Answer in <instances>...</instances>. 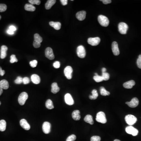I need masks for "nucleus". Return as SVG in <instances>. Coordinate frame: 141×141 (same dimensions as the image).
<instances>
[{
    "instance_id": "4be33fe9",
    "label": "nucleus",
    "mask_w": 141,
    "mask_h": 141,
    "mask_svg": "<svg viewBox=\"0 0 141 141\" xmlns=\"http://www.w3.org/2000/svg\"><path fill=\"white\" fill-rule=\"evenodd\" d=\"M0 86L2 89H7L9 87V83L6 80H2L0 81Z\"/></svg>"
},
{
    "instance_id": "37998d69",
    "label": "nucleus",
    "mask_w": 141,
    "mask_h": 141,
    "mask_svg": "<svg viewBox=\"0 0 141 141\" xmlns=\"http://www.w3.org/2000/svg\"><path fill=\"white\" fill-rule=\"evenodd\" d=\"M60 62L59 61H56L54 63L53 66L55 68H59L60 67Z\"/></svg>"
},
{
    "instance_id": "09e8293b",
    "label": "nucleus",
    "mask_w": 141,
    "mask_h": 141,
    "mask_svg": "<svg viewBox=\"0 0 141 141\" xmlns=\"http://www.w3.org/2000/svg\"><path fill=\"white\" fill-rule=\"evenodd\" d=\"M9 29L14 32V31L16 30L17 29L15 26H9Z\"/></svg>"
},
{
    "instance_id": "423d86ee",
    "label": "nucleus",
    "mask_w": 141,
    "mask_h": 141,
    "mask_svg": "<svg viewBox=\"0 0 141 141\" xmlns=\"http://www.w3.org/2000/svg\"><path fill=\"white\" fill-rule=\"evenodd\" d=\"M118 30L122 34H126L128 30V26L124 22H120L118 24Z\"/></svg>"
},
{
    "instance_id": "f03ea898",
    "label": "nucleus",
    "mask_w": 141,
    "mask_h": 141,
    "mask_svg": "<svg viewBox=\"0 0 141 141\" xmlns=\"http://www.w3.org/2000/svg\"><path fill=\"white\" fill-rule=\"evenodd\" d=\"M96 120L98 122L102 123H106L107 122V119L105 113L102 111L98 112L97 114Z\"/></svg>"
},
{
    "instance_id": "de8ad7c7",
    "label": "nucleus",
    "mask_w": 141,
    "mask_h": 141,
    "mask_svg": "<svg viewBox=\"0 0 141 141\" xmlns=\"http://www.w3.org/2000/svg\"><path fill=\"white\" fill-rule=\"evenodd\" d=\"M5 73V70H2L1 67H0V76H3L4 75Z\"/></svg>"
},
{
    "instance_id": "0eeeda50",
    "label": "nucleus",
    "mask_w": 141,
    "mask_h": 141,
    "mask_svg": "<svg viewBox=\"0 0 141 141\" xmlns=\"http://www.w3.org/2000/svg\"><path fill=\"white\" fill-rule=\"evenodd\" d=\"M125 131L127 133L132 135L133 136H136L138 133V131L136 128L132 126H128L125 129Z\"/></svg>"
},
{
    "instance_id": "e433bc0d",
    "label": "nucleus",
    "mask_w": 141,
    "mask_h": 141,
    "mask_svg": "<svg viewBox=\"0 0 141 141\" xmlns=\"http://www.w3.org/2000/svg\"><path fill=\"white\" fill-rule=\"evenodd\" d=\"M76 136L74 134H72L68 137L66 141H74L76 139Z\"/></svg>"
},
{
    "instance_id": "1a4fd4ad",
    "label": "nucleus",
    "mask_w": 141,
    "mask_h": 141,
    "mask_svg": "<svg viewBox=\"0 0 141 141\" xmlns=\"http://www.w3.org/2000/svg\"><path fill=\"white\" fill-rule=\"evenodd\" d=\"M88 43L92 46H96L98 45L100 42V38L98 37L89 38L88 40Z\"/></svg>"
},
{
    "instance_id": "7ed1b4c3",
    "label": "nucleus",
    "mask_w": 141,
    "mask_h": 141,
    "mask_svg": "<svg viewBox=\"0 0 141 141\" xmlns=\"http://www.w3.org/2000/svg\"><path fill=\"white\" fill-rule=\"evenodd\" d=\"M125 120L126 123L130 126L134 125L137 122V118L134 115H126L125 117Z\"/></svg>"
},
{
    "instance_id": "b1692460",
    "label": "nucleus",
    "mask_w": 141,
    "mask_h": 141,
    "mask_svg": "<svg viewBox=\"0 0 141 141\" xmlns=\"http://www.w3.org/2000/svg\"><path fill=\"white\" fill-rule=\"evenodd\" d=\"M60 91V88L58 87L56 83H53L52 85L51 91L54 94H56Z\"/></svg>"
},
{
    "instance_id": "c9c22d12",
    "label": "nucleus",
    "mask_w": 141,
    "mask_h": 141,
    "mask_svg": "<svg viewBox=\"0 0 141 141\" xmlns=\"http://www.w3.org/2000/svg\"><path fill=\"white\" fill-rule=\"evenodd\" d=\"M7 6L6 4H0V12H4L7 9Z\"/></svg>"
},
{
    "instance_id": "c85d7f7f",
    "label": "nucleus",
    "mask_w": 141,
    "mask_h": 141,
    "mask_svg": "<svg viewBox=\"0 0 141 141\" xmlns=\"http://www.w3.org/2000/svg\"><path fill=\"white\" fill-rule=\"evenodd\" d=\"M92 95H90L89 98L91 100H95L98 98V93L97 91V90L93 89L92 91Z\"/></svg>"
},
{
    "instance_id": "473e14b6",
    "label": "nucleus",
    "mask_w": 141,
    "mask_h": 141,
    "mask_svg": "<svg viewBox=\"0 0 141 141\" xmlns=\"http://www.w3.org/2000/svg\"><path fill=\"white\" fill-rule=\"evenodd\" d=\"M102 77L103 78L104 80H108L110 78V75L108 73L105 72V73H102Z\"/></svg>"
},
{
    "instance_id": "cd10ccee",
    "label": "nucleus",
    "mask_w": 141,
    "mask_h": 141,
    "mask_svg": "<svg viewBox=\"0 0 141 141\" xmlns=\"http://www.w3.org/2000/svg\"><path fill=\"white\" fill-rule=\"evenodd\" d=\"M6 122L4 120H0V131H4L6 129Z\"/></svg>"
},
{
    "instance_id": "6e6552de",
    "label": "nucleus",
    "mask_w": 141,
    "mask_h": 141,
    "mask_svg": "<svg viewBox=\"0 0 141 141\" xmlns=\"http://www.w3.org/2000/svg\"><path fill=\"white\" fill-rule=\"evenodd\" d=\"M73 70L71 67L70 66H67L64 70V73L65 77L68 79H71L72 77V74L73 73Z\"/></svg>"
},
{
    "instance_id": "c03bdc74",
    "label": "nucleus",
    "mask_w": 141,
    "mask_h": 141,
    "mask_svg": "<svg viewBox=\"0 0 141 141\" xmlns=\"http://www.w3.org/2000/svg\"><path fill=\"white\" fill-rule=\"evenodd\" d=\"M33 45L34 47H35L36 48H37L38 47H40V45H41V43L36 42L34 41Z\"/></svg>"
},
{
    "instance_id": "864d4df0",
    "label": "nucleus",
    "mask_w": 141,
    "mask_h": 141,
    "mask_svg": "<svg viewBox=\"0 0 141 141\" xmlns=\"http://www.w3.org/2000/svg\"><path fill=\"white\" fill-rule=\"evenodd\" d=\"M114 141H120V140H117V139H116V140H114Z\"/></svg>"
},
{
    "instance_id": "5fc2aeb1",
    "label": "nucleus",
    "mask_w": 141,
    "mask_h": 141,
    "mask_svg": "<svg viewBox=\"0 0 141 141\" xmlns=\"http://www.w3.org/2000/svg\"><path fill=\"white\" fill-rule=\"evenodd\" d=\"M95 75H98V74L97 73H95Z\"/></svg>"
},
{
    "instance_id": "2eb2a0df",
    "label": "nucleus",
    "mask_w": 141,
    "mask_h": 141,
    "mask_svg": "<svg viewBox=\"0 0 141 141\" xmlns=\"http://www.w3.org/2000/svg\"><path fill=\"white\" fill-rule=\"evenodd\" d=\"M20 124L22 127L25 130H29L30 129V125L27 123V121L25 119H22L20 120Z\"/></svg>"
},
{
    "instance_id": "a19ab883",
    "label": "nucleus",
    "mask_w": 141,
    "mask_h": 141,
    "mask_svg": "<svg viewBox=\"0 0 141 141\" xmlns=\"http://www.w3.org/2000/svg\"><path fill=\"white\" fill-rule=\"evenodd\" d=\"M137 64L138 68L141 69V54L138 56V58L137 61Z\"/></svg>"
},
{
    "instance_id": "4468645a",
    "label": "nucleus",
    "mask_w": 141,
    "mask_h": 141,
    "mask_svg": "<svg viewBox=\"0 0 141 141\" xmlns=\"http://www.w3.org/2000/svg\"><path fill=\"white\" fill-rule=\"evenodd\" d=\"M65 101L66 104L70 106L73 105L74 101L71 95L69 93H67L65 95Z\"/></svg>"
},
{
    "instance_id": "7c9ffc66",
    "label": "nucleus",
    "mask_w": 141,
    "mask_h": 141,
    "mask_svg": "<svg viewBox=\"0 0 141 141\" xmlns=\"http://www.w3.org/2000/svg\"><path fill=\"white\" fill-rule=\"evenodd\" d=\"M42 37L40 36V35L37 33H36L34 35V41L41 43L42 42Z\"/></svg>"
},
{
    "instance_id": "aec40b11",
    "label": "nucleus",
    "mask_w": 141,
    "mask_h": 141,
    "mask_svg": "<svg viewBox=\"0 0 141 141\" xmlns=\"http://www.w3.org/2000/svg\"><path fill=\"white\" fill-rule=\"evenodd\" d=\"M50 26L53 27L56 30H59L61 27V24L59 22H49Z\"/></svg>"
},
{
    "instance_id": "f8f14e48",
    "label": "nucleus",
    "mask_w": 141,
    "mask_h": 141,
    "mask_svg": "<svg viewBox=\"0 0 141 141\" xmlns=\"http://www.w3.org/2000/svg\"><path fill=\"white\" fill-rule=\"evenodd\" d=\"M42 130L45 134H48L50 132L51 124L47 122H45L42 125Z\"/></svg>"
},
{
    "instance_id": "3c124183",
    "label": "nucleus",
    "mask_w": 141,
    "mask_h": 141,
    "mask_svg": "<svg viewBox=\"0 0 141 141\" xmlns=\"http://www.w3.org/2000/svg\"><path fill=\"white\" fill-rule=\"evenodd\" d=\"M3 89L0 86V96L2 94V93H3Z\"/></svg>"
},
{
    "instance_id": "393cba45",
    "label": "nucleus",
    "mask_w": 141,
    "mask_h": 141,
    "mask_svg": "<svg viewBox=\"0 0 141 141\" xmlns=\"http://www.w3.org/2000/svg\"><path fill=\"white\" fill-rule=\"evenodd\" d=\"M24 9L26 11H34L36 9L35 7L30 4H26L24 6Z\"/></svg>"
},
{
    "instance_id": "dca6fc26",
    "label": "nucleus",
    "mask_w": 141,
    "mask_h": 141,
    "mask_svg": "<svg viewBox=\"0 0 141 141\" xmlns=\"http://www.w3.org/2000/svg\"><path fill=\"white\" fill-rule=\"evenodd\" d=\"M86 13L84 11H79L76 14V17L79 20L82 21L85 19Z\"/></svg>"
},
{
    "instance_id": "8fccbe9b",
    "label": "nucleus",
    "mask_w": 141,
    "mask_h": 141,
    "mask_svg": "<svg viewBox=\"0 0 141 141\" xmlns=\"http://www.w3.org/2000/svg\"><path fill=\"white\" fill-rule=\"evenodd\" d=\"M7 33L9 35H13L14 34V32L9 29L7 31Z\"/></svg>"
},
{
    "instance_id": "c756f323",
    "label": "nucleus",
    "mask_w": 141,
    "mask_h": 141,
    "mask_svg": "<svg viewBox=\"0 0 141 141\" xmlns=\"http://www.w3.org/2000/svg\"><path fill=\"white\" fill-rule=\"evenodd\" d=\"M100 94L102 96H108L110 94V92L106 91L105 88L103 87H101L100 88Z\"/></svg>"
},
{
    "instance_id": "a211bd4d",
    "label": "nucleus",
    "mask_w": 141,
    "mask_h": 141,
    "mask_svg": "<svg viewBox=\"0 0 141 141\" xmlns=\"http://www.w3.org/2000/svg\"><path fill=\"white\" fill-rule=\"evenodd\" d=\"M135 84V82L133 80H131L124 83L123 84V86L126 89H130L132 88Z\"/></svg>"
},
{
    "instance_id": "4c0bfd02",
    "label": "nucleus",
    "mask_w": 141,
    "mask_h": 141,
    "mask_svg": "<svg viewBox=\"0 0 141 141\" xmlns=\"http://www.w3.org/2000/svg\"><path fill=\"white\" fill-rule=\"evenodd\" d=\"M23 82V78L20 77H18L15 80V84H19Z\"/></svg>"
},
{
    "instance_id": "58836bf2",
    "label": "nucleus",
    "mask_w": 141,
    "mask_h": 141,
    "mask_svg": "<svg viewBox=\"0 0 141 141\" xmlns=\"http://www.w3.org/2000/svg\"><path fill=\"white\" fill-rule=\"evenodd\" d=\"M38 62L36 60H34V61H31L29 63L30 65L32 68H35L37 66V65Z\"/></svg>"
},
{
    "instance_id": "a878e982",
    "label": "nucleus",
    "mask_w": 141,
    "mask_h": 141,
    "mask_svg": "<svg viewBox=\"0 0 141 141\" xmlns=\"http://www.w3.org/2000/svg\"><path fill=\"white\" fill-rule=\"evenodd\" d=\"M84 120L86 122L89 123L91 125H93L94 123V121L93 120V117L91 115H86L84 118Z\"/></svg>"
},
{
    "instance_id": "39448f33",
    "label": "nucleus",
    "mask_w": 141,
    "mask_h": 141,
    "mask_svg": "<svg viewBox=\"0 0 141 141\" xmlns=\"http://www.w3.org/2000/svg\"><path fill=\"white\" fill-rule=\"evenodd\" d=\"M78 56L80 58L83 59L86 56V49L83 45H79L78 47L77 50Z\"/></svg>"
},
{
    "instance_id": "49530a36",
    "label": "nucleus",
    "mask_w": 141,
    "mask_h": 141,
    "mask_svg": "<svg viewBox=\"0 0 141 141\" xmlns=\"http://www.w3.org/2000/svg\"><path fill=\"white\" fill-rule=\"evenodd\" d=\"M60 1L61 2L63 6H65L68 4V0H61Z\"/></svg>"
},
{
    "instance_id": "72a5a7b5",
    "label": "nucleus",
    "mask_w": 141,
    "mask_h": 141,
    "mask_svg": "<svg viewBox=\"0 0 141 141\" xmlns=\"http://www.w3.org/2000/svg\"><path fill=\"white\" fill-rule=\"evenodd\" d=\"M18 60L17 59L15 54H12L10 56V62L11 63H14L15 62H17Z\"/></svg>"
},
{
    "instance_id": "2f4dec72",
    "label": "nucleus",
    "mask_w": 141,
    "mask_h": 141,
    "mask_svg": "<svg viewBox=\"0 0 141 141\" xmlns=\"http://www.w3.org/2000/svg\"><path fill=\"white\" fill-rule=\"evenodd\" d=\"M93 79H94L95 81L97 82H102V81H103L104 80L102 76H100L98 75H95L93 77Z\"/></svg>"
},
{
    "instance_id": "f3484780",
    "label": "nucleus",
    "mask_w": 141,
    "mask_h": 141,
    "mask_svg": "<svg viewBox=\"0 0 141 141\" xmlns=\"http://www.w3.org/2000/svg\"><path fill=\"white\" fill-rule=\"evenodd\" d=\"M8 49V47L6 45H3L1 46L0 55V57L1 59H4L7 56L6 53Z\"/></svg>"
},
{
    "instance_id": "79ce46f5",
    "label": "nucleus",
    "mask_w": 141,
    "mask_h": 141,
    "mask_svg": "<svg viewBox=\"0 0 141 141\" xmlns=\"http://www.w3.org/2000/svg\"><path fill=\"white\" fill-rule=\"evenodd\" d=\"M30 82V80L28 77H25L23 78V83L24 84H27Z\"/></svg>"
},
{
    "instance_id": "a18cd8bd",
    "label": "nucleus",
    "mask_w": 141,
    "mask_h": 141,
    "mask_svg": "<svg viewBox=\"0 0 141 141\" xmlns=\"http://www.w3.org/2000/svg\"><path fill=\"white\" fill-rule=\"evenodd\" d=\"M100 1H102L103 3L105 4H110L111 2V0H101Z\"/></svg>"
},
{
    "instance_id": "9d476101",
    "label": "nucleus",
    "mask_w": 141,
    "mask_h": 141,
    "mask_svg": "<svg viewBox=\"0 0 141 141\" xmlns=\"http://www.w3.org/2000/svg\"><path fill=\"white\" fill-rule=\"evenodd\" d=\"M45 56L47 58L50 60H53L54 58L53 51L51 47H47L45 50Z\"/></svg>"
},
{
    "instance_id": "603ef678",
    "label": "nucleus",
    "mask_w": 141,
    "mask_h": 141,
    "mask_svg": "<svg viewBox=\"0 0 141 141\" xmlns=\"http://www.w3.org/2000/svg\"><path fill=\"white\" fill-rule=\"evenodd\" d=\"M107 70H106V69L105 68H103L102 69V73H105V72H106V71Z\"/></svg>"
},
{
    "instance_id": "9b49d317",
    "label": "nucleus",
    "mask_w": 141,
    "mask_h": 141,
    "mask_svg": "<svg viewBox=\"0 0 141 141\" xmlns=\"http://www.w3.org/2000/svg\"><path fill=\"white\" fill-rule=\"evenodd\" d=\"M125 104L130 107L134 108L139 104V100L137 98H134L129 102H126Z\"/></svg>"
},
{
    "instance_id": "ea45409f",
    "label": "nucleus",
    "mask_w": 141,
    "mask_h": 141,
    "mask_svg": "<svg viewBox=\"0 0 141 141\" xmlns=\"http://www.w3.org/2000/svg\"><path fill=\"white\" fill-rule=\"evenodd\" d=\"M100 140H101L100 137L97 136H92L91 138V141H100Z\"/></svg>"
},
{
    "instance_id": "412c9836",
    "label": "nucleus",
    "mask_w": 141,
    "mask_h": 141,
    "mask_svg": "<svg viewBox=\"0 0 141 141\" xmlns=\"http://www.w3.org/2000/svg\"><path fill=\"white\" fill-rule=\"evenodd\" d=\"M72 116L73 119L77 121L80 120L81 118L80 111L77 110L73 111L72 114Z\"/></svg>"
},
{
    "instance_id": "f257e3e1",
    "label": "nucleus",
    "mask_w": 141,
    "mask_h": 141,
    "mask_svg": "<svg viewBox=\"0 0 141 141\" xmlns=\"http://www.w3.org/2000/svg\"><path fill=\"white\" fill-rule=\"evenodd\" d=\"M98 21L99 23L103 27H107L109 23V19L107 17L103 15H99L98 17Z\"/></svg>"
},
{
    "instance_id": "ddd939ff",
    "label": "nucleus",
    "mask_w": 141,
    "mask_h": 141,
    "mask_svg": "<svg viewBox=\"0 0 141 141\" xmlns=\"http://www.w3.org/2000/svg\"><path fill=\"white\" fill-rule=\"evenodd\" d=\"M112 49L113 53L115 55L118 56L120 54V51L117 42H113L112 43Z\"/></svg>"
},
{
    "instance_id": "20e7f679",
    "label": "nucleus",
    "mask_w": 141,
    "mask_h": 141,
    "mask_svg": "<svg viewBox=\"0 0 141 141\" xmlns=\"http://www.w3.org/2000/svg\"><path fill=\"white\" fill-rule=\"evenodd\" d=\"M28 98V94L26 92H22L18 98V102L21 106H23L25 104L26 100Z\"/></svg>"
},
{
    "instance_id": "6e6d98bb",
    "label": "nucleus",
    "mask_w": 141,
    "mask_h": 141,
    "mask_svg": "<svg viewBox=\"0 0 141 141\" xmlns=\"http://www.w3.org/2000/svg\"><path fill=\"white\" fill-rule=\"evenodd\" d=\"M1 16H0V20L1 19Z\"/></svg>"
},
{
    "instance_id": "6ab92c4d",
    "label": "nucleus",
    "mask_w": 141,
    "mask_h": 141,
    "mask_svg": "<svg viewBox=\"0 0 141 141\" xmlns=\"http://www.w3.org/2000/svg\"><path fill=\"white\" fill-rule=\"evenodd\" d=\"M31 80L32 82L35 84H38L40 82L39 76L36 74H33L31 75Z\"/></svg>"
},
{
    "instance_id": "bb28decb",
    "label": "nucleus",
    "mask_w": 141,
    "mask_h": 141,
    "mask_svg": "<svg viewBox=\"0 0 141 141\" xmlns=\"http://www.w3.org/2000/svg\"><path fill=\"white\" fill-rule=\"evenodd\" d=\"M45 106L49 109H52L54 108L52 101L50 99H48L45 102Z\"/></svg>"
},
{
    "instance_id": "4d7b16f0",
    "label": "nucleus",
    "mask_w": 141,
    "mask_h": 141,
    "mask_svg": "<svg viewBox=\"0 0 141 141\" xmlns=\"http://www.w3.org/2000/svg\"><path fill=\"white\" fill-rule=\"evenodd\" d=\"M1 102H0V105H1Z\"/></svg>"
},
{
    "instance_id": "5701e85b",
    "label": "nucleus",
    "mask_w": 141,
    "mask_h": 141,
    "mask_svg": "<svg viewBox=\"0 0 141 141\" xmlns=\"http://www.w3.org/2000/svg\"><path fill=\"white\" fill-rule=\"evenodd\" d=\"M56 2V0H48L45 3V8L46 9H50Z\"/></svg>"
},
{
    "instance_id": "f704fd0d",
    "label": "nucleus",
    "mask_w": 141,
    "mask_h": 141,
    "mask_svg": "<svg viewBox=\"0 0 141 141\" xmlns=\"http://www.w3.org/2000/svg\"><path fill=\"white\" fill-rule=\"evenodd\" d=\"M28 1L30 4H32V5L36 4V5H39L41 3V1L39 0H29Z\"/></svg>"
}]
</instances>
